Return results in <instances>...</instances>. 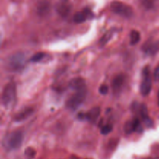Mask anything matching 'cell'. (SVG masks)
Wrapping results in <instances>:
<instances>
[{
	"mask_svg": "<svg viewBox=\"0 0 159 159\" xmlns=\"http://www.w3.org/2000/svg\"><path fill=\"white\" fill-rule=\"evenodd\" d=\"M24 141V134L20 130H16L5 138L3 145L7 150H16L22 145Z\"/></svg>",
	"mask_w": 159,
	"mask_h": 159,
	"instance_id": "6da1fadb",
	"label": "cell"
},
{
	"mask_svg": "<svg viewBox=\"0 0 159 159\" xmlns=\"http://www.w3.org/2000/svg\"><path fill=\"white\" fill-rule=\"evenodd\" d=\"M110 9L114 13L124 18H130L134 14V9L131 6L117 0H114L111 2Z\"/></svg>",
	"mask_w": 159,
	"mask_h": 159,
	"instance_id": "7a4b0ae2",
	"label": "cell"
},
{
	"mask_svg": "<svg viewBox=\"0 0 159 159\" xmlns=\"http://www.w3.org/2000/svg\"><path fill=\"white\" fill-rule=\"evenodd\" d=\"M87 89H83L76 90L74 94L72 95L66 101V107L70 110H75L78 108L85 100Z\"/></svg>",
	"mask_w": 159,
	"mask_h": 159,
	"instance_id": "3957f363",
	"label": "cell"
},
{
	"mask_svg": "<svg viewBox=\"0 0 159 159\" xmlns=\"http://www.w3.org/2000/svg\"><path fill=\"white\" fill-rule=\"evenodd\" d=\"M25 55L23 53L12 54L6 61L7 67L13 71H20L25 65Z\"/></svg>",
	"mask_w": 159,
	"mask_h": 159,
	"instance_id": "277c9868",
	"label": "cell"
},
{
	"mask_svg": "<svg viewBox=\"0 0 159 159\" xmlns=\"http://www.w3.org/2000/svg\"><path fill=\"white\" fill-rule=\"evenodd\" d=\"M152 88V79L151 76V72L148 67H145L142 72V80L140 85L141 94L146 96L150 93Z\"/></svg>",
	"mask_w": 159,
	"mask_h": 159,
	"instance_id": "5b68a950",
	"label": "cell"
},
{
	"mask_svg": "<svg viewBox=\"0 0 159 159\" xmlns=\"http://www.w3.org/2000/svg\"><path fill=\"white\" fill-rule=\"evenodd\" d=\"M16 97V85L14 82H9L4 87L2 94V103L4 107H8L13 103Z\"/></svg>",
	"mask_w": 159,
	"mask_h": 159,
	"instance_id": "8992f818",
	"label": "cell"
},
{
	"mask_svg": "<svg viewBox=\"0 0 159 159\" xmlns=\"http://www.w3.org/2000/svg\"><path fill=\"white\" fill-rule=\"evenodd\" d=\"M72 3L70 0H59L56 4L55 9L58 14L62 17H67L72 10Z\"/></svg>",
	"mask_w": 159,
	"mask_h": 159,
	"instance_id": "52a82bcc",
	"label": "cell"
},
{
	"mask_svg": "<svg viewBox=\"0 0 159 159\" xmlns=\"http://www.w3.org/2000/svg\"><path fill=\"white\" fill-rule=\"evenodd\" d=\"M51 9V3L49 0H40L37 5V11L38 15L42 17L47 16Z\"/></svg>",
	"mask_w": 159,
	"mask_h": 159,
	"instance_id": "ba28073f",
	"label": "cell"
},
{
	"mask_svg": "<svg viewBox=\"0 0 159 159\" xmlns=\"http://www.w3.org/2000/svg\"><path fill=\"white\" fill-rule=\"evenodd\" d=\"M140 119L138 118H134L131 120H128L125 123L123 130L127 134H132L140 128Z\"/></svg>",
	"mask_w": 159,
	"mask_h": 159,
	"instance_id": "9c48e42d",
	"label": "cell"
},
{
	"mask_svg": "<svg viewBox=\"0 0 159 159\" xmlns=\"http://www.w3.org/2000/svg\"><path fill=\"white\" fill-rule=\"evenodd\" d=\"M33 113V109L30 107H25L21 111L15 115L14 120L16 122H22L29 118Z\"/></svg>",
	"mask_w": 159,
	"mask_h": 159,
	"instance_id": "30bf717a",
	"label": "cell"
},
{
	"mask_svg": "<svg viewBox=\"0 0 159 159\" xmlns=\"http://www.w3.org/2000/svg\"><path fill=\"white\" fill-rule=\"evenodd\" d=\"M69 87L75 91L86 89V82L84 78L78 77L71 80L69 82Z\"/></svg>",
	"mask_w": 159,
	"mask_h": 159,
	"instance_id": "8fae6325",
	"label": "cell"
},
{
	"mask_svg": "<svg viewBox=\"0 0 159 159\" xmlns=\"http://www.w3.org/2000/svg\"><path fill=\"white\" fill-rule=\"evenodd\" d=\"M101 113V110L99 107H93L85 114V118L88 119V121H89L90 123H94L97 120V119L99 118Z\"/></svg>",
	"mask_w": 159,
	"mask_h": 159,
	"instance_id": "7c38bea8",
	"label": "cell"
},
{
	"mask_svg": "<svg viewBox=\"0 0 159 159\" xmlns=\"http://www.w3.org/2000/svg\"><path fill=\"white\" fill-rule=\"evenodd\" d=\"M140 113H141V116L145 124H146L148 127H151L152 125H153V121H152L151 119L148 116V108H147V106L145 105V104L141 105Z\"/></svg>",
	"mask_w": 159,
	"mask_h": 159,
	"instance_id": "4fadbf2b",
	"label": "cell"
},
{
	"mask_svg": "<svg viewBox=\"0 0 159 159\" xmlns=\"http://www.w3.org/2000/svg\"><path fill=\"white\" fill-rule=\"evenodd\" d=\"M124 81V77L123 75H117L113 78L112 82V87L114 92H117L120 90L123 85Z\"/></svg>",
	"mask_w": 159,
	"mask_h": 159,
	"instance_id": "5bb4252c",
	"label": "cell"
},
{
	"mask_svg": "<svg viewBox=\"0 0 159 159\" xmlns=\"http://www.w3.org/2000/svg\"><path fill=\"white\" fill-rule=\"evenodd\" d=\"M113 33H114L113 30H109L108 32L106 33L105 34L103 35V36L102 37L101 39L100 40V45L101 46V47L105 46L106 44L110 41V40L111 37H113Z\"/></svg>",
	"mask_w": 159,
	"mask_h": 159,
	"instance_id": "9a60e30c",
	"label": "cell"
},
{
	"mask_svg": "<svg viewBox=\"0 0 159 159\" xmlns=\"http://www.w3.org/2000/svg\"><path fill=\"white\" fill-rule=\"evenodd\" d=\"M141 40V34L137 30H132L130 32V44L135 45Z\"/></svg>",
	"mask_w": 159,
	"mask_h": 159,
	"instance_id": "2e32d148",
	"label": "cell"
},
{
	"mask_svg": "<svg viewBox=\"0 0 159 159\" xmlns=\"http://www.w3.org/2000/svg\"><path fill=\"white\" fill-rule=\"evenodd\" d=\"M86 19L87 16L84 12H78L75 14L73 20L76 24H81V23H84L86 20Z\"/></svg>",
	"mask_w": 159,
	"mask_h": 159,
	"instance_id": "e0dca14e",
	"label": "cell"
},
{
	"mask_svg": "<svg viewBox=\"0 0 159 159\" xmlns=\"http://www.w3.org/2000/svg\"><path fill=\"white\" fill-rule=\"evenodd\" d=\"M24 155L27 159H33L36 156V151L32 147H28L25 149Z\"/></svg>",
	"mask_w": 159,
	"mask_h": 159,
	"instance_id": "ac0fdd59",
	"label": "cell"
},
{
	"mask_svg": "<svg viewBox=\"0 0 159 159\" xmlns=\"http://www.w3.org/2000/svg\"><path fill=\"white\" fill-rule=\"evenodd\" d=\"M45 56V54L43 52H38L37 54H35L32 58H30V62L36 63V62H40L43 58Z\"/></svg>",
	"mask_w": 159,
	"mask_h": 159,
	"instance_id": "d6986e66",
	"label": "cell"
},
{
	"mask_svg": "<svg viewBox=\"0 0 159 159\" xmlns=\"http://www.w3.org/2000/svg\"><path fill=\"white\" fill-rule=\"evenodd\" d=\"M141 5L147 9H150L154 5V1L153 0H141Z\"/></svg>",
	"mask_w": 159,
	"mask_h": 159,
	"instance_id": "ffe728a7",
	"label": "cell"
},
{
	"mask_svg": "<svg viewBox=\"0 0 159 159\" xmlns=\"http://www.w3.org/2000/svg\"><path fill=\"white\" fill-rule=\"evenodd\" d=\"M112 130H113V127L110 124L104 125L101 129V134H104V135H107V134H110V133L112 131Z\"/></svg>",
	"mask_w": 159,
	"mask_h": 159,
	"instance_id": "44dd1931",
	"label": "cell"
},
{
	"mask_svg": "<svg viewBox=\"0 0 159 159\" xmlns=\"http://www.w3.org/2000/svg\"><path fill=\"white\" fill-rule=\"evenodd\" d=\"M100 92L102 95H106L109 92V87L107 85H102L100 87V89H99Z\"/></svg>",
	"mask_w": 159,
	"mask_h": 159,
	"instance_id": "7402d4cb",
	"label": "cell"
},
{
	"mask_svg": "<svg viewBox=\"0 0 159 159\" xmlns=\"http://www.w3.org/2000/svg\"><path fill=\"white\" fill-rule=\"evenodd\" d=\"M154 78L155 81H159V65L156 68L154 72Z\"/></svg>",
	"mask_w": 159,
	"mask_h": 159,
	"instance_id": "603a6c76",
	"label": "cell"
},
{
	"mask_svg": "<svg viewBox=\"0 0 159 159\" xmlns=\"http://www.w3.org/2000/svg\"><path fill=\"white\" fill-rule=\"evenodd\" d=\"M72 159H78V157H76V156L73 155L72 157Z\"/></svg>",
	"mask_w": 159,
	"mask_h": 159,
	"instance_id": "cb8c5ba5",
	"label": "cell"
},
{
	"mask_svg": "<svg viewBox=\"0 0 159 159\" xmlns=\"http://www.w3.org/2000/svg\"><path fill=\"white\" fill-rule=\"evenodd\" d=\"M157 98H158V104H159V91H158V94H157Z\"/></svg>",
	"mask_w": 159,
	"mask_h": 159,
	"instance_id": "d4e9b609",
	"label": "cell"
},
{
	"mask_svg": "<svg viewBox=\"0 0 159 159\" xmlns=\"http://www.w3.org/2000/svg\"><path fill=\"white\" fill-rule=\"evenodd\" d=\"M145 159H154V158H152V157H147V158H145Z\"/></svg>",
	"mask_w": 159,
	"mask_h": 159,
	"instance_id": "484cf974",
	"label": "cell"
}]
</instances>
